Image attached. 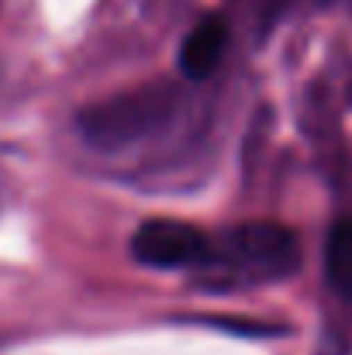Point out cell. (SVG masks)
<instances>
[{
	"label": "cell",
	"mask_w": 352,
	"mask_h": 355,
	"mask_svg": "<svg viewBox=\"0 0 352 355\" xmlns=\"http://www.w3.org/2000/svg\"><path fill=\"white\" fill-rule=\"evenodd\" d=\"M325 269L328 279L339 293L352 297V218L339 221L328 235V252H325Z\"/></svg>",
	"instance_id": "cell-4"
},
{
	"label": "cell",
	"mask_w": 352,
	"mask_h": 355,
	"mask_svg": "<svg viewBox=\"0 0 352 355\" xmlns=\"http://www.w3.org/2000/svg\"><path fill=\"white\" fill-rule=\"evenodd\" d=\"M228 248L242 262H283L294 255V235L269 221L238 225L228 232Z\"/></svg>",
	"instance_id": "cell-2"
},
{
	"label": "cell",
	"mask_w": 352,
	"mask_h": 355,
	"mask_svg": "<svg viewBox=\"0 0 352 355\" xmlns=\"http://www.w3.org/2000/svg\"><path fill=\"white\" fill-rule=\"evenodd\" d=\"M225 42H228V24H225L218 14L204 17V21L183 38L180 69H183L190 80H204V76L218 66V59H221V52H225Z\"/></svg>",
	"instance_id": "cell-3"
},
{
	"label": "cell",
	"mask_w": 352,
	"mask_h": 355,
	"mask_svg": "<svg viewBox=\"0 0 352 355\" xmlns=\"http://www.w3.org/2000/svg\"><path fill=\"white\" fill-rule=\"evenodd\" d=\"M131 255L142 266L152 269H180V266H197L211 259L208 238L201 228L187 225V221H145L135 238H131Z\"/></svg>",
	"instance_id": "cell-1"
}]
</instances>
